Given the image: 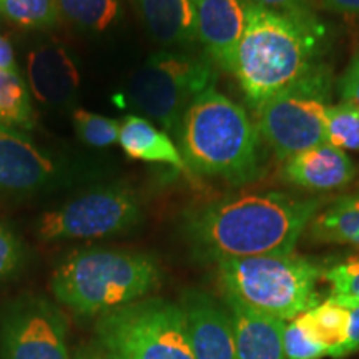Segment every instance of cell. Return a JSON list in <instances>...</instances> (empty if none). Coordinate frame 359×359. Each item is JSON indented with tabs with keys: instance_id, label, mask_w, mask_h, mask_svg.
Returning a JSON list of instances; mask_svg holds the SVG:
<instances>
[{
	"instance_id": "cell-1",
	"label": "cell",
	"mask_w": 359,
	"mask_h": 359,
	"mask_svg": "<svg viewBox=\"0 0 359 359\" xmlns=\"http://www.w3.org/2000/svg\"><path fill=\"white\" fill-rule=\"evenodd\" d=\"M320 208V198L250 193L190 210L183 231L193 251L210 262L290 255Z\"/></svg>"
},
{
	"instance_id": "cell-2",
	"label": "cell",
	"mask_w": 359,
	"mask_h": 359,
	"mask_svg": "<svg viewBox=\"0 0 359 359\" xmlns=\"http://www.w3.org/2000/svg\"><path fill=\"white\" fill-rule=\"evenodd\" d=\"M326 32L311 12L273 11L248 2L231 74L255 110L320 67Z\"/></svg>"
},
{
	"instance_id": "cell-3",
	"label": "cell",
	"mask_w": 359,
	"mask_h": 359,
	"mask_svg": "<svg viewBox=\"0 0 359 359\" xmlns=\"http://www.w3.org/2000/svg\"><path fill=\"white\" fill-rule=\"evenodd\" d=\"M175 138L188 173L245 185L262 170L257 125L215 85L190 103Z\"/></svg>"
},
{
	"instance_id": "cell-4",
	"label": "cell",
	"mask_w": 359,
	"mask_h": 359,
	"mask_svg": "<svg viewBox=\"0 0 359 359\" xmlns=\"http://www.w3.org/2000/svg\"><path fill=\"white\" fill-rule=\"evenodd\" d=\"M161 285V268L150 255L90 248L70 255L50 280L52 294L74 314L100 318L127 306Z\"/></svg>"
},
{
	"instance_id": "cell-5",
	"label": "cell",
	"mask_w": 359,
	"mask_h": 359,
	"mask_svg": "<svg viewBox=\"0 0 359 359\" xmlns=\"http://www.w3.org/2000/svg\"><path fill=\"white\" fill-rule=\"evenodd\" d=\"M217 264L224 299L251 311L288 323L320 304L316 285L325 271L309 258L290 253L222 259Z\"/></svg>"
},
{
	"instance_id": "cell-6",
	"label": "cell",
	"mask_w": 359,
	"mask_h": 359,
	"mask_svg": "<svg viewBox=\"0 0 359 359\" xmlns=\"http://www.w3.org/2000/svg\"><path fill=\"white\" fill-rule=\"evenodd\" d=\"M97 344L110 359H195L182 304L143 298L97 318Z\"/></svg>"
},
{
	"instance_id": "cell-7",
	"label": "cell",
	"mask_w": 359,
	"mask_h": 359,
	"mask_svg": "<svg viewBox=\"0 0 359 359\" xmlns=\"http://www.w3.org/2000/svg\"><path fill=\"white\" fill-rule=\"evenodd\" d=\"M215 80V64L206 55L160 50L133 72L127 102L163 132L177 137L190 103L213 87Z\"/></svg>"
},
{
	"instance_id": "cell-8",
	"label": "cell",
	"mask_w": 359,
	"mask_h": 359,
	"mask_svg": "<svg viewBox=\"0 0 359 359\" xmlns=\"http://www.w3.org/2000/svg\"><path fill=\"white\" fill-rule=\"evenodd\" d=\"M333 75L321 64L311 74L276 93L257 109V128L280 160L326 143Z\"/></svg>"
},
{
	"instance_id": "cell-9",
	"label": "cell",
	"mask_w": 359,
	"mask_h": 359,
	"mask_svg": "<svg viewBox=\"0 0 359 359\" xmlns=\"http://www.w3.org/2000/svg\"><path fill=\"white\" fill-rule=\"evenodd\" d=\"M142 203L133 188L110 183L90 188L37 219L35 235L42 241L100 240L123 235L142 222Z\"/></svg>"
},
{
	"instance_id": "cell-10",
	"label": "cell",
	"mask_w": 359,
	"mask_h": 359,
	"mask_svg": "<svg viewBox=\"0 0 359 359\" xmlns=\"http://www.w3.org/2000/svg\"><path fill=\"white\" fill-rule=\"evenodd\" d=\"M64 313L43 296H22L0 321L2 359H72Z\"/></svg>"
},
{
	"instance_id": "cell-11",
	"label": "cell",
	"mask_w": 359,
	"mask_h": 359,
	"mask_svg": "<svg viewBox=\"0 0 359 359\" xmlns=\"http://www.w3.org/2000/svg\"><path fill=\"white\" fill-rule=\"evenodd\" d=\"M64 167L20 130L0 125V198L22 200L62 182Z\"/></svg>"
},
{
	"instance_id": "cell-12",
	"label": "cell",
	"mask_w": 359,
	"mask_h": 359,
	"mask_svg": "<svg viewBox=\"0 0 359 359\" xmlns=\"http://www.w3.org/2000/svg\"><path fill=\"white\" fill-rule=\"evenodd\" d=\"M198 42L215 67L233 72L236 47L246 25L248 0H191Z\"/></svg>"
},
{
	"instance_id": "cell-13",
	"label": "cell",
	"mask_w": 359,
	"mask_h": 359,
	"mask_svg": "<svg viewBox=\"0 0 359 359\" xmlns=\"http://www.w3.org/2000/svg\"><path fill=\"white\" fill-rule=\"evenodd\" d=\"M182 304L195 359H238L235 330L226 306L203 291H188Z\"/></svg>"
},
{
	"instance_id": "cell-14",
	"label": "cell",
	"mask_w": 359,
	"mask_h": 359,
	"mask_svg": "<svg viewBox=\"0 0 359 359\" xmlns=\"http://www.w3.org/2000/svg\"><path fill=\"white\" fill-rule=\"evenodd\" d=\"M25 82L42 105L65 107L74 102L80 87L77 62L67 47L40 43L27 55Z\"/></svg>"
},
{
	"instance_id": "cell-15",
	"label": "cell",
	"mask_w": 359,
	"mask_h": 359,
	"mask_svg": "<svg viewBox=\"0 0 359 359\" xmlns=\"http://www.w3.org/2000/svg\"><path fill=\"white\" fill-rule=\"evenodd\" d=\"M283 175L303 190L331 191L346 187L356 175V167L346 151L321 143L286 160Z\"/></svg>"
},
{
	"instance_id": "cell-16",
	"label": "cell",
	"mask_w": 359,
	"mask_h": 359,
	"mask_svg": "<svg viewBox=\"0 0 359 359\" xmlns=\"http://www.w3.org/2000/svg\"><path fill=\"white\" fill-rule=\"evenodd\" d=\"M224 304L231 314L238 359H285V321L251 311L233 299H224Z\"/></svg>"
},
{
	"instance_id": "cell-17",
	"label": "cell",
	"mask_w": 359,
	"mask_h": 359,
	"mask_svg": "<svg viewBox=\"0 0 359 359\" xmlns=\"http://www.w3.org/2000/svg\"><path fill=\"white\" fill-rule=\"evenodd\" d=\"M148 34L163 47H185L198 40L191 0H133Z\"/></svg>"
},
{
	"instance_id": "cell-18",
	"label": "cell",
	"mask_w": 359,
	"mask_h": 359,
	"mask_svg": "<svg viewBox=\"0 0 359 359\" xmlns=\"http://www.w3.org/2000/svg\"><path fill=\"white\" fill-rule=\"evenodd\" d=\"M118 143L130 158L147 163L168 165L188 173L185 160L172 137L145 116H125L120 127Z\"/></svg>"
},
{
	"instance_id": "cell-19",
	"label": "cell",
	"mask_w": 359,
	"mask_h": 359,
	"mask_svg": "<svg viewBox=\"0 0 359 359\" xmlns=\"http://www.w3.org/2000/svg\"><path fill=\"white\" fill-rule=\"evenodd\" d=\"M304 330L314 343L326 349V356L333 358L336 351L343 346L349 330V308L338 299L330 296L326 302L299 314Z\"/></svg>"
},
{
	"instance_id": "cell-20",
	"label": "cell",
	"mask_w": 359,
	"mask_h": 359,
	"mask_svg": "<svg viewBox=\"0 0 359 359\" xmlns=\"http://www.w3.org/2000/svg\"><path fill=\"white\" fill-rule=\"evenodd\" d=\"M309 233L323 243L359 248V193L343 196L318 213L309 223Z\"/></svg>"
},
{
	"instance_id": "cell-21",
	"label": "cell",
	"mask_w": 359,
	"mask_h": 359,
	"mask_svg": "<svg viewBox=\"0 0 359 359\" xmlns=\"http://www.w3.org/2000/svg\"><path fill=\"white\" fill-rule=\"evenodd\" d=\"M0 125L20 132L35 127L32 93L20 74L0 70Z\"/></svg>"
},
{
	"instance_id": "cell-22",
	"label": "cell",
	"mask_w": 359,
	"mask_h": 359,
	"mask_svg": "<svg viewBox=\"0 0 359 359\" xmlns=\"http://www.w3.org/2000/svg\"><path fill=\"white\" fill-rule=\"evenodd\" d=\"M58 12L85 30L103 32L120 15L118 0H55Z\"/></svg>"
},
{
	"instance_id": "cell-23",
	"label": "cell",
	"mask_w": 359,
	"mask_h": 359,
	"mask_svg": "<svg viewBox=\"0 0 359 359\" xmlns=\"http://www.w3.org/2000/svg\"><path fill=\"white\" fill-rule=\"evenodd\" d=\"M0 15L27 30L52 29L60 20L55 0H0Z\"/></svg>"
},
{
	"instance_id": "cell-24",
	"label": "cell",
	"mask_w": 359,
	"mask_h": 359,
	"mask_svg": "<svg viewBox=\"0 0 359 359\" xmlns=\"http://www.w3.org/2000/svg\"><path fill=\"white\" fill-rule=\"evenodd\" d=\"M326 143L343 151H359V110L349 102L331 103L326 116Z\"/></svg>"
},
{
	"instance_id": "cell-25",
	"label": "cell",
	"mask_w": 359,
	"mask_h": 359,
	"mask_svg": "<svg viewBox=\"0 0 359 359\" xmlns=\"http://www.w3.org/2000/svg\"><path fill=\"white\" fill-rule=\"evenodd\" d=\"M72 120H74L75 133L85 145L107 148L118 143L120 127H122L120 120L85 109H75Z\"/></svg>"
},
{
	"instance_id": "cell-26",
	"label": "cell",
	"mask_w": 359,
	"mask_h": 359,
	"mask_svg": "<svg viewBox=\"0 0 359 359\" xmlns=\"http://www.w3.org/2000/svg\"><path fill=\"white\" fill-rule=\"evenodd\" d=\"M323 276L330 283L331 296L359 303V255L326 269Z\"/></svg>"
},
{
	"instance_id": "cell-27",
	"label": "cell",
	"mask_w": 359,
	"mask_h": 359,
	"mask_svg": "<svg viewBox=\"0 0 359 359\" xmlns=\"http://www.w3.org/2000/svg\"><path fill=\"white\" fill-rule=\"evenodd\" d=\"M283 353L285 359H321L326 349L309 338L299 318L286 323L283 333Z\"/></svg>"
},
{
	"instance_id": "cell-28",
	"label": "cell",
	"mask_w": 359,
	"mask_h": 359,
	"mask_svg": "<svg viewBox=\"0 0 359 359\" xmlns=\"http://www.w3.org/2000/svg\"><path fill=\"white\" fill-rule=\"evenodd\" d=\"M25 262V248L20 238L0 219V283L11 280Z\"/></svg>"
},
{
	"instance_id": "cell-29",
	"label": "cell",
	"mask_w": 359,
	"mask_h": 359,
	"mask_svg": "<svg viewBox=\"0 0 359 359\" xmlns=\"http://www.w3.org/2000/svg\"><path fill=\"white\" fill-rule=\"evenodd\" d=\"M341 100L349 102L359 110V55L349 62L348 69L344 70L343 77L339 80Z\"/></svg>"
},
{
	"instance_id": "cell-30",
	"label": "cell",
	"mask_w": 359,
	"mask_h": 359,
	"mask_svg": "<svg viewBox=\"0 0 359 359\" xmlns=\"http://www.w3.org/2000/svg\"><path fill=\"white\" fill-rule=\"evenodd\" d=\"M334 298V296H333ZM338 302L346 304L349 308V314H351V320H349V330H348V338L344 341V344L341 346L334 354V359L349 356V354L359 351V303L356 302H348V299L336 298Z\"/></svg>"
},
{
	"instance_id": "cell-31",
	"label": "cell",
	"mask_w": 359,
	"mask_h": 359,
	"mask_svg": "<svg viewBox=\"0 0 359 359\" xmlns=\"http://www.w3.org/2000/svg\"><path fill=\"white\" fill-rule=\"evenodd\" d=\"M257 6L285 12H311L314 0H248Z\"/></svg>"
},
{
	"instance_id": "cell-32",
	"label": "cell",
	"mask_w": 359,
	"mask_h": 359,
	"mask_svg": "<svg viewBox=\"0 0 359 359\" xmlns=\"http://www.w3.org/2000/svg\"><path fill=\"white\" fill-rule=\"evenodd\" d=\"M0 70L20 74L19 65H17L15 52H13V45L4 35H0Z\"/></svg>"
},
{
	"instance_id": "cell-33",
	"label": "cell",
	"mask_w": 359,
	"mask_h": 359,
	"mask_svg": "<svg viewBox=\"0 0 359 359\" xmlns=\"http://www.w3.org/2000/svg\"><path fill=\"white\" fill-rule=\"evenodd\" d=\"M330 12L339 15H359V0H321Z\"/></svg>"
},
{
	"instance_id": "cell-34",
	"label": "cell",
	"mask_w": 359,
	"mask_h": 359,
	"mask_svg": "<svg viewBox=\"0 0 359 359\" xmlns=\"http://www.w3.org/2000/svg\"><path fill=\"white\" fill-rule=\"evenodd\" d=\"M72 359H110L105 353L98 348V344H85L80 346L77 351L72 354Z\"/></svg>"
}]
</instances>
